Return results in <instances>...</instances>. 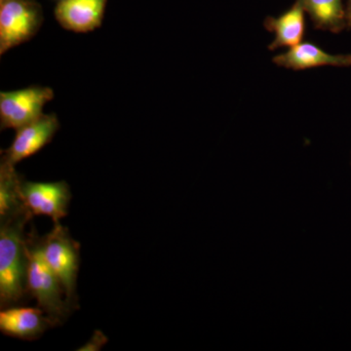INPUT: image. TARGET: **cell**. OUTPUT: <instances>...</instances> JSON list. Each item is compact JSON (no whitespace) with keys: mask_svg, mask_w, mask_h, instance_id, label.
I'll return each instance as SVG.
<instances>
[{"mask_svg":"<svg viewBox=\"0 0 351 351\" xmlns=\"http://www.w3.org/2000/svg\"><path fill=\"white\" fill-rule=\"evenodd\" d=\"M32 215L27 209L0 221V306H20L27 299V247L25 226Z\"/></svg>","mask_w":351,"mask_h":351,"instance_id":"cell-1","label":"cell"},{"mask_svg":"<svg viewBox=\"0 0 351 351\" xmlns=\"http://www.w3.org/2000/svg\"><path fill=\"white\" fill-rule=\"evenodd\" d=\"M27 293L38 302V306L52 321L54 326L63 324L71 309L64 297V291L56 274L44 257L41 237L32 226L27 233Z\"/></svg>","mask_w":351,"mask_h":351,"instance_id":"cell-2","label":"cell"},{"mask_svg":"<svg viewBox=\"0 0 351 351\" xmlns=\"http://www.w3.org/2000/svg\"><path fill=\"white\" fill-rule=\"evenodd\" d=\"M44 257L61 281L64 297L73 313L78 308L77 276L80 265V245L71 237L68 228L54 223L52 230L41 237Z\"/></svg>","mask_w":351,"mask_h":351,"instance_id":"cell-3","label":"cell"},{"mask_svg":"<svg viewBox=\"0 0 351 351\" xmlns=\"http://www.w3.org/2000/svg\"><path fill=\"white\" fill-rule=\"evenodd\" d=\"M43 23L34 0H0V55L34 38Z\"/></svg>","mask_w":351,"mask_h":351,"instance_id":"cell-4","label":"cell"},{"mask_svg":"<svg viewBox=\"0 0 351 351\" xmlns=\"http://www.w3.org/2000/svg\"><path fill=\"white\" fill-rule=\"evenodd\" d=\"M54 98L52 88L32 85L24 89L0 93V126L1 130L17 131L39 119L46 104Z\"/></svg>","mask_w":351,"mask_h":351,"instance_id":"cell-5","label":"cell"},{"mask_svg":"<svg viewBox=\"0 0 351 351\" xmlns=\"http://www.w3.org/2000/svg\"><path fill=\"white\" fill-rule=\"evenodd\" d=\"M21 195L25 209L32 216H46L59 223L68 216L71 189L64 181L38 182L23 180Z\"/></svg>","mask_w":351,"mask_h":351,"instance_id":"cell-6","label":"cell"},{"mask_svg":"<svg viewBox=\"0 0 351 351\" xmlns=\"http://www.w3.org/2000/svg\"><path fill=\"white\" fill-rule=\"evenodd\" d=\"M59 129L57 115L43 113L39 119L16 131L12 144L2 151L1 163L15 167L21 161L34 156L50 144Z\"/></svg>","mask_w":351,"mask_h":351,"instance_id":"cell-7","label":"cell"},{"mask_svg":"<svg viewBox=\"0 0 351 351\" xmlns=\"http://www.w3.org/2000/svg\"><path fill=\"white\" fill-rule=\"evenodd\" d=\"M107 3L108 0H61L55 18L66 31L87 34L101 27Z\"/></svg>","mask_w":351,"mask_h":351,"instance_id":"cell-8","label":"cell"},{"mask_svg":"<svg viewBox=\"0 0 351 351\" xmlns=\"http://www.w3.org/2000/svg\"><path fill=\"white\" fill-rule=\"evenodd\" d=\"M54 327L40 307L9 306L0 311V331L12 338L34 341Z\"/></svg>","mask_w":351,"mask_h":351,"instance_id":"cell-9","label":"cell"},{"mask_svg":"<svg viewBox=\"0 0 351 351\" xmlns=\"http://www.w3.org/2000/svg\"><path fill=\"white\" fill-rule=\"evenodd\" d=\"M272 62L278 66L302 71L318 66H351V54H330L311 43H301L289 48L287 52L276 55Z\"/></svg>","mask_w":351,"mask_h":351,"instance_id":"cell-10","label":"cell"},{"mask_svg":"<svg viewBox=\"0 0 351 351\" xmlns=\"http://www.w3.org/2000/svg\"><path fill=\"white\" fill-rule=\"evenodd\" d=\"M304 11L300 0H297L286 12L278 17H267L265 20V29L274 32L276 38L269 45V49L274 51L282 47H294L301 43L306 29Z\"/></svg>","mask_w":351,"mask_h":351,"instance_id":"cell-11","label":"cell"},{"mask_svg":"<svg viewBox=\"0 0 351 351\" xmlns=\"http://www.w3.org/2000/svg\"><path fill=\"white\" fill-rule=\"evenodd\" d=\"M317 29L339 34L348 29L343 0H300Z\"/></svg>","mask_w":351,"mask_h":351,"instance_id":"cell-12","label":"cell"},{"mask_svg":"<svg viewBox=\"0 0 351 351\" xmlns=\"http://www.w3.org/2000/svg\"><path fill=\"white\" fill-rule=\"evenodd\" d=\"M22 181L14 166L0 163V221L25 209L21 195Z\"/></svg>","mask_w":351,"mask_h":351,"instance_id":"cell-13","label":"cell"},{"mask_svg":"<svg viewBox=\"0 0 351 351\" xmlns=\"http://www.w3.org/2000/svg\"><path fill=\"white\" fill-rule=\"evenodd\" d=\"M108 343V338L104 332L101 331H95L93 336L91 339L85 343L84 346H82L78 350L83 351H97L100 350L106 343Z\"/></svg>","mask_w":351,"mask_h":351,"instance_id":"cell-14","label":"cell"},{"mask_svg":"<svg viewBox=\"0 0 351 351\" xmlns=\"http://www.w3.org/2000/svg\"><path fill=\"white\" fill-rule=\"evenodd\" d=\"M346 22H348V29H351V0H346Z\"/></svg>","mask_w":351,"mask_h":351,"instance_id":"cell-15","label":"cell"}]
</instances>
